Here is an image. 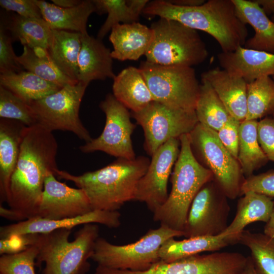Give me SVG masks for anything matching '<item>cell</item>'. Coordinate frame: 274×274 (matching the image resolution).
<instances>
[{
	"mask_svg": "<svg viewBox=\"0 0 274 274\" xmlns=\"http://www.w3.org/2000/svg\"><path fill=\"white\" fill-rule=\"evenodd\" d=\"M58 145L52 133L37 124L26 127L17 164L11 176L7 202L12 220L24 221L37 215L45 179L55 176Z\"/></svg>",
	"mask_w": 274,
	"mask_h": 274,
	"instance_id": "1",
	"label": "cell"
},
{
	"mask_svg": "<svg viewBox=\"0 0 274 274\" xmlns=\"http://www.w3.org/2000/svg\"><path fill=\"white\" fill-rule=\"evenodd\" d=\"M143 13L177 21L213 37L223 52L244 46L248 35L247 25L236 14L232 0H209L192 7L174 5L169 1L149 2Z\"/></svg>",
	"mask_w": 274,
	"mask_h": 274,
	"instance_id": "2",
	"label": "cell"
},
{
	"mask_svg": "<svg viewBox=\"0 0 274 274\" xmlns=\"http://www.w3.org/2000/svg\"><path fill=\"white\" fill-rule=\"evenodd\" d=\"M150 162L144 156L118 158L101 168L80 175L58 169L55 176L71 181L83 190L93 211H118L124 203L134 200L138 183Z\"/></svg>",
	"mask_w": 274,
	"mask_h": 274,
	"instance_id": "3",
	"label": "cell"
},
{
	"mask_svg": "<svg viewBox=\"0 0 274 274\" xmlns=\"http://www.w3.org/2000/svg\"><path fill=\"white\" fill-rule=\"evenodd\" d=\"M188 134L179 138L180 151L171 175V191L165 203L153 213L154 220L160 225L183 232L193 199L214 179L212 172L194 155Z\"/></svg>",
	"mask_w": 274,
	"mask_h": 274,
	"instance_id": "4",
	"label": "cell"
},
{
	"mask_svg": "<svg viewBox=\"0 0 274 274\" xmlns=\"http://www.w3.org/2000/svg\"><path fill=\"white\" fill-rule=\"evenodd\" d=\"M71 231L60 229L37 233L33 245L39 250L37 263L45 264L43 274H86L88 271V260L93 253L99 227L95 223L85 224L70 242Z\"/></svg>",
	"mask_w": 274,
	"mask_h": 274,
	"instance_id": "5",
	"label": "cell"
},
{
	"mask_svg": "<svg viewBox=\"0 0 274 274\" xmlns=\"http://www.w3.org/2000/svg\"><path fill=\"white\" fill-rule=\"evenodd\" d=\"M150 27L154 37L145 54L146 61L192 67L207 59L208 51L197 30L163 18L153 22Z\"/></svg>",
	"mask_w": 274,
	"mask_h": 274,
	"instance_id": "6",
	"label": "cell"
},
{
	"mask_svg": "<svg viewBox=\"0 0 274 274\" xmlns=\"http://www.w3.org/2000/svg\"><path fill=\"white\" fill-rule=\"evenodd\" d=\"M182 236L183 231L160 225L149 230L136 242L125 245H114L98 237L91 259L98 265L110 268L145 270L160 260L159 250L165 242Z\"/></svg>",
	"mask_w": 274,
	"mask_h": 274,
	"instance_id": "7",
	"label": "cell"
},
{
	"mask_svg": "<svg viewBox=\"0 0 274 274\" xmlns=\"http://www.w3.org/2000/svg\"><path fill=\"white\" fill-rule=\"evenodd\" d=\"M139 68L154 101L174 108L195 111L200 84L192 67L162 65L145 61Z\"/></svg>",
	"mask_w": 274,
	"mask_h": 274,
	"instance_id": "8",
	"label": "cell"
},
{
	"mask_svg": "<svg viewBox=\"0 0 274 274\" xmlns=\"http://www.w3.org/2000/svg\"><path fill=\"white\" fill-rule=\"evenodd\" d=\"M191 148L204 166L213 174L214 181L228 198L241 195L244 182L239 163L219 140L217 132L198 123L188 134Z\"/></svg>",
	"mask_w": 274,
	"mask_h": 274,
	"instance_id": "9",
	"label": "cell"
},
{
	"mask_svg": "<svg viewBox=\"0 0 274 274\" xmlns=\"http://www.w3.org/2000/svg\"><path fill=\"white\" fill-rule=\"evenodd\" d=\"M88 84L79 82L68 85L44 98L29 103L34 111L37 124L52 132L68 131L85 143L92 138L82 124L79 110Z\"/></svg>",
	"mask_w": 274,
	"mask_h": 274,
	"instance_id": "10",
	"label": "cell"
},
{
	"mask_svg": "<svg viewBox=\"0 0 274 274\" xmlns=\"http://www.w3.org/2000/svg\"><path fill=\"white\" fill-rule=\"evenodd\" d=\"M132 117L144 131V148L152 156L172 139L189 133L198 123L195 111L168 107L153 101Z\"/></svg>",
	"mask_w": 274,
	"mask_h": 274,
	"instance_id": "11",
	"label": "cell"
},
{
	"mask_svg": "<svg viewBox=\"0 0 274 274\" xmlns=\"http://www.w3.org/2000/svg\"><path fill=\"white\" fill-rule=\"evenodd\" d=\"M105 114L106 123L100 135L80 147L84 153L102 151L118 158L133 159L131 135L135 125L130 120V114L112 94H108L99 104Z\"/></svg>",
	"mask_w": 274,
	"mask_h": 274,
	"instance_id": "12",
	"label": "cell"
},
{
	"mask_svg": "<svg viewBox=\"0 0 274 274\" xmlns=\"http://www.w3.org/2000/svg\"><path fill=\"white\" fill-rule=\"evenodd\" d=\"M227 198L215 181L206 184L191 203L183 230L184 236L221 234L228 225L230 208Z\"/></svg>",
	"mask_w": 274,
	"mask_h": 274,
	"instance_id": "13",
	"label": "cell"
},
{
	"mask_svg": "<svg viewBox=\"0 0 274 274\" xmlns=\"http://www.w3.org/2000/svg\"><path fill=\"white\" fill-rule=\"evenodd\" d=\"M248 261L238 252H215L171 262L160 260L143 271L110 269L107 274H242Z\"/></svg>",
	"mask_w": 274,
	"mask_h": 274,
	"instance_id": "14",
	"label": "cell"
},
{
	"mask_svg": "<svg viewBox=\"0 0 274 274\" xmlns=\"http://www.w3.org/2000/svg\"><path fill=\"white\" fill-rule=\"evenodd\" d=\"M179 139H172L152 156L148 169L140 180L134 200L144 202L153 213L167 200V182L180 151Z\"/></svg>",
	"mask_w": 274,
	"mask_h": 274,
	"instance_id": "15",
	"label": "cell"
},
{
	"mask_svg": "<svg viewBox=\"0 0 274 274\" xmlns=\"http://www.w3.org/2000/svg\"><path fill=\"white\" fill-rule=\"evenodd\" d=\"M51 174L45 179L37 215L50 220L71 218L87 214L92 209L83 190L72 188Z\"/></svg>",
	"mask_w": 274,
	"mask_h": 274,
	"instance_id": "16",
	"label": "cell"
},
{
	"mask_svg": "<svg viewBox=\"0 0 274 274\" xmlns=\"http://www.w3.org/2000/svg\"><path fill=\"white\" fill-rule=\"evenodd\" d=\"M118 211L94 210L78 217L59 220L33 217L0 228L1 238L26 234L46 233L60 229H72L80 225L98 223L109 228L118 227L121 224Z\"/></svg>",
	"mask_w": 274,
	"mask_h": 274,
	"instance_id": "17",
	"label": "cell"
},
{
	"mask_svg": "<svg viewBox=\"0 0 274 274\" xmlns=\"http://www.w3.org/2000/svg\"><path fill=\"white\" fill-rule=\"evenodd\" d=\"M223 69L244 79L247 83L263 76H274V54L239 46L230 52L220 53Z\"/></svg>",
	"mask_w": 274,
	"mask_h": 274,
	"instance_id": "18",
	"label": "cell"
},
{
	"mask_svg": "<svg viewBox=\"0 0 274 274\" xmlns=\"http://www.w3.org/2000/svg\"><path fill=\"white\" fill-rule=\"evenodd\" d=\"M201 79L212 86L230 115L242 122L247 113V83L242 78L219 67L203 72Z\"/></svg>",
	"mask_w": 274,
	"mask_h": 274,
	"instance_id": "19",
	"label": "cell"
},
{
	"mask_svg": "<svg viewBox=\"0 0 274 274\" xmlns=\"http://www.w3.org/2000/svg\"><path fill=\"white\" fill-rule=\"evenodd\" d=\"M81 47L78 57V81L86 84L93 80L114 79L110 49L102 40L81 33Z\"/></svg>",
	"mask_w": 274,
	"mask_h": 274,
	"instance_id": "20",
	"label": "cell"
},
{
	"mask_svg": "<svg viewBox=\"0 0 274 274\" xmlns=\"http://www.w3.org/2000/svg\"><path fill=\"white\" fill-rule=\"evenodd\" d=\"M154 37L151 27L135 22L118 24L111 29L109 40L113 46V59L137 60L145 55Z\"/></svg>",
	"mask_w": 274,
	"mask_h": 274,
	"instance_id": "21",
	"label": "cell"
},
{
	"mask_svg": "<svg viewBox=\"0 0 274 274\" xmlns=\"http://www.w3.org/2000/svg\"><path fill=\"white\" fill-rule=\"evenodd\" d=\"M27 127L14 120H0V199L7 203L11 176L17 164L24 130Z\"/></svg>",
	"mask_w": 274,
	"mask_h": 274,
	"instance_id": "22",
	"label": "cell"
},
{
	"mask_svg": "<svg viewBox=\"0 0 274 274\" xmlns=\"http://www.w3.org/2000/svg\"><path fill=\"white\" fill-rule=\"evenodd\" d=\"M232 1L238 18L246 25H251L255 32L244 47L274 54V22L255 1Z\"/></svg>",
	"mask_w": 274,
	"mask_h": 274,
	"instance_id": "23",
	"label": "cell"
},
{
	"mask_svg": "<svg viewBox=\"0 0 274 274\" xmlns=\"http://www.w3.org/2000/svg\"><path fill=\"white\" fill-rule=\"evenodd\" d=\"M240 234L199 236L181 241L171 238L160 248L159 257L162 261L171 262L203 252L218 251L226 246L238 243Z\"/></svg>",
	"mask_w": 274,
	"mask_h": 274,
	"instance_id": "24",
	"label": "cell"
},
{
	"mask_svg": "<svg viewBox=\"0 0 274 274\" xmlns=\"http://www.w3.org/2000/svg\"><path fill=\"white\" fill-rule=\"evenodd\" d=\"M43 19L51 29L88 33L87 23L90 15L96 12L93 1L85 0L79 5L63 8L42 0H36Z\"/></svg>",
	"mask_w": 274,
	"mask_h": 274,
	"instance_id": "25",
	"label": "cell"
},
{
	"mask_svg": "<svg viewBox=\"0 0 274 274\" xmlns=\"http://www.w3.org/2000/svg\"><path fill=\"white\" fill-rule=\"evenodd\" d=\"M113 80V95L132 113L141 111L154 101L139 68L127 67Z\"/></svg>",
	"mask_w": 274,
	"mask_h": 274,
	"instance_id": "26",
	"label": "cell"
},
{
	"mask_svg": "<svg viewBox=\"0 0 274 274\" xmlns=\"http://www.w3.org/2000/svg\"><path fill=\"white\" fill-rule=\"evenodd\" d=\"M81 47V33L51 29L47 49L51 59L66 76L78 81V57Z\"/></svg>",
	"mask_w": 274,
	"mask_h": 274,
	"instance_id": "27",
	"label": "cell"
},
{
	"mask_svg": "<svg viewBox=\"0 0 274 274\" xmlns=\"http://www.w3.org/2000/svg\"><path fill=\"white\" fill-rule=\"evenodd\" d=\"M0 22L8 30L13 42L19 41L32 49H47L51 29L44 19L26 18L3 10Z\"/></svg>",
	"mask_w": 274,
	"mask_h": 274,
	"instance_id": "28",
	"label": "cell"
},
{
	"mask_svg": "<svg viewBox=\"0 0 274 274\" xmlns=\"http://www.w3.org/2000/svg\"><path fill=\"white\" fill-rule=\"evenodd\" d=\"M237 202L235 216L222 235L239 234L255 222L266 223L271 215L273 201L270 197L253 191L244 194Z\"/></svg>",
	"mask_w": 274,
	"mask_h": 274,
	"instance_id": "29",
	"label": "cell"
},
{
	"mask_svg": "<svg viewBox=\"0 0 274 274\" xmlns=\"http://www.w3.org/2000/svg\"><path fill=\"white\" fill-rule=\"evenodd\" d=\"M0 86L28 104L44 98L62 88L24 71L1 74Z\"/></svg>",
	"mask_w": 274,
	"mask_h": 274,
	"instance_id": "30",
	"label": "cell"
},
{
	"mask_svg": "<svg viewBox=\"0 0 274 274\" xmlns=\"http://www.w3.org/2000/svg\"><path fill=\"white\" fill-rule=\"evenodd\" d=\"M258 122L257 120H245L239 127L237 159L246 178L268 160L258 141Z\"/></svg>",
	"mask_w": 274,
	"mask_h": 274,
	"instance_id": "31",
	"label": "cell"
},
{
	"mask_svg": "<svg viewBox=\"0 0 274 274\" xmlns=\"http://www.w3.org/2000/svg\"><path fill=\"white\" fill-rule=\"evenodd\" d=\"M17 61L27 71L61 87L79 82L66 76L57 67L49 56L47 50L32 49L23 46V53L17 56Z\"/></svg>",
	"mask_w": 274,
	"mask_h": 274,
	"instance_id": "32",
	"label": "cell"
},
{
	"mask_svg": "<svg viewBox=\"0 0 274 274\" xmlns=\"http://www.w3.org/2000/svg\"><path fill=\"white\" fill-rule=\"evenodd\" d=\"M198 123L218 131L231 116L210 84L201 79L195 109Z\"/></svg>",
	"mask_w": 274,
	"mask_h": 274,
	"instance_id": "33",
	"label": "cell"
},
{
	"mask_svg": "<svg viewBox=\"0 0 274 274\" xmlns=\"http://www.w3.org/2000/svg\"><path fill=\"white\" fill-rule=\"evenodd\" d=\"M247 113L246 120L258 119L274 114V80L263 76L247 83Z\"/></svg>",
	"mask_w": 274,
	"mask_h": 274,
	"instance_id": "34",
	"label": "cell"
},
{
	"mask_svg": "<svg viewBox=\"0 0 274 274\" xmlns=\"http://www.w3.org/2000/svg\"><path fill=\"white\" fill-rule=\"evenodd\" d=\"M238 243L249 249L257 274H274V239L264 233L244 230Z\"/></svg>",
	"mask_w": 274,
	"mask_h": 274,
	"instance_id": "35",
	"label": "cell"
},
{
	"mask_svg": "<svg viewBox=\"0 0 274 274\" xmlns=\"http://www.w3.org/2000/svg\"><path fill=\"white\" fill-rule=\"evenodd\" d=\"M96 13L108 14V17L100 28L97 38L102 40L112 28L118 24L138 22L139 17L127 6L126 0H93Z\"/></svg>",
	"mask_w": 274,
	"mask_h": 274,
	"instance_id": "36",
	"label": "cell"
},
{
	"mask_svg": "<svg viewBox=\"0 0 274 274\" xmlns=\"http://www.w3.org/2000/svg\"><path fill=\"white\" fill-rule=\"evenodd\" d=\"M0 117L19 121L27 127L37 124L36 114L30 105L1 86Z\"/></svg>",
	"mask_w": 274,
	"mask_h": 274,
	"instance_id": "37",
	"label": "cell"
},
{
	"mask_svg": "<svg viewBox=\"0 0 274 274\" xmlns=\"http://www.w3.org/2000/svg\"><path fill=\"white\" fill-rule=\"evenodd\" d=\"M39 250L35 245L16 254H3L0 257L1 274H36L35 261Z\"/></svg>",
	"mask_w": 274,
	"mask_h": 274,
	"instance_id": "38",
	"label": "cell"
},
{
	"mask_svg": "<svg viewBox=\"0 0 274 274\" xmlns=\"http://www.w3.org/2000/svg\"><path fill=\"white\" fill-rule=\"evenodd\" d=\"M12 37L4 24L0 22V73L19 72L23 68L17 61L12 47Z\"/></svg>",
	"mask_w": 274,
	"mask_h": 274,
	"instance_id": "39",
	"label": "cell"
},
{
	"mask_svg": "<svg viewBox=\"0 0 274 274\" xmlns=\"http://www.w3.org/2000/svg\"><path fill=\"white\" fill-rule=\"evenodd\" d=\"M249 191L274 197V170L252 175L244 180L241 186V195Z\"/></svg>",
	"mask_w": 274,
	"mask_h": 274,
	"instance_id": "40",
	"label": "cell"
},
{
	"mask_svg": "<svg viewBox=\"0 0 274 274\" xmlns=\"http://www.w3.org/2000/svg\"><path fill=\"white\" fill-rule=\"evenodd\" d=\"M241 123V121L231 116L223 127L216 131L221 143L236 159H237L238 152L239 131Z\"/></svg>",
	"mask_w": 274,
	"mask_h": 274,
	"instance_id": "41",
	"label": "cell"
},
{
	"mask_svg": "<svg viewBox=\"0 0 274 274\" xmlns=\"http://www.w3.org/2000/svg\"><path fill=\"white\" fill-rule=\"evenodd\" d=\"M258 139L268 160L274 162V114L258 121Z\"/></svg>",
	"mask_w": 274,
	"mask_h": 274,
	"instance_id": "42",
	"label": "cell"
},
{
	"mask_svg": "<svg viewBox=\"0 0 274 274\" xmlns=\"http://www.w3.org/2000/svg\"><path fill=\"white\" fill-rule=\"evenodd\" d=\"M0 6L7 12L13 11L20 16L43 20L41 10L36 0H1Z\"/></svg>",
	"mask_w": 274,
	"mask_h": 274,
	"instance_id": "43",
	"label": "cell"
},
{
	"mask_svg": "<svg viewBox=\"0 0 274 274\" xmlns=\"http://www.w3.org/2000/svg\"><path fill=\"white\" fill-rule=\"evenodd\" d=\"M37 233L14 235L1 238L0 254H12L21 252L33 246Z\"/></svg>",
	"mask_w": 274,
	"mask_h": 274,
	"instance_id": "44",
	"label": "cell"
},
{
	"mask_svg": "<svg viewBox=\"0 0 274 274\" xmlns=\"http://www.w3.org/2000/svg\"><path fill=\"white\" fill-rule=\"evenodd\" d=\"M149 2L148 0H126L127 6L139 17Z\"/></svg>",
	"mask_w": 274,
	"mask_h": 274,
	"instance_id": "45",
	"label": "cell"
},
{
	"mask_svg": "<svg viewBox=\"0 0 274 274\" xmlns=\"http://www.w3.org/2000/svg\"><path fill=\"white\" fill-rule=\"evenodd\" d=\"M265 223L263 233L267 236L274 239V201L271 215L268 221Z\"/></svg>",
	"mask_w": 274,
	"mask_h": 274,
	"instance_id": "46",
	"label": "cell"
},
{
	"mask_svg": "<svg viewBox=\"0 0 274 274\" xmlns=\"http://www.w3.org/2000/svg\"><path fill=\"white\" fill-rule=\"evenodd\" d=\"M267 15L274 12V0H254Z\"/></svg>",
	"mask_w": 274,
	"mask_h": 274,
	"instance_id": "47",
	"label": "cell"
},
{
	"mask_svg": "<svg viewBox=\"0 0 274 274\" xmlns=\"http://www.w3.org/2000/svg\"><path fill=\"white\" fill-rule=\"evenodd\" d=\"M82 1L80 0H51L53 4L63 8L76 7L80 4Z\"/></svg>",
	"mask_w": 274,
	"mask_h": 274,
	"instance_id": "48",
	"label": "cell"
},
{
	"mask_svg": "<svg viewBox=\"0 0 274 274\" xmlns=\"http://www.w3.org/2000/svg\"><path fill=\"white\" fill-rule=\"evenodd\" d=\"M169 1L174 5L185 7L199 6L206 2L204 0H172Z\"/></svg>",
	"mask_w": 274,
	"mask_h": 274,
	"instance_id": "49",
	"label": "cell"
},
{
	"mask_svg": "<svg viewBox=\"0 0 274 274\" xmlns=\"http://www.w3.org/2000/svg\"><path fill=\"white\" fill-rule=\"evenodd\" d=\"M242 274H257L249 256L247 264Z\"/></svg>",
	"mask_w": 274,
	"mask_h": 274,
	"instance_id": "50",
	"label": "cell"
},
{
	"mask_svg": "<svg viewBox=\"0 0 274 274\" xmlns=\"http://www.w3.org/2000/svg\"><path fill=\"white\" fill-rule=\"evenodd\" d=\"M271 21L274 22V12L273 13H272V15L271 16Z\"/></svg>",
	"mask_w": 274,
	"mask_h": 274,
	"instance_id": "51",
	"label": "cell"
},
{
	"mask_svg": "<svg viewBox=\"0 0 274 274\" xmlns=\"http://www.w3.org/2000/svg\"><path fill=\"white\" fill-rule=\"evenodd\" d=\"M272 79H273V80H274V76H273V77H272Z\"/></svg>",
	"mask_w": 274,
	"mask_h": 274,
	"instance_id": "52",
	"label": "cell"
}]
</instances>
